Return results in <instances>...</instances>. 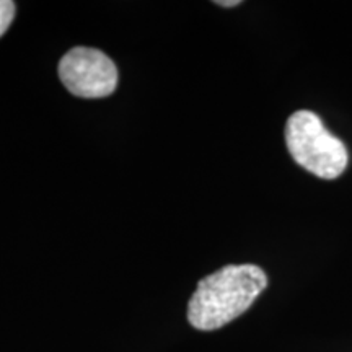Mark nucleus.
<instances>
[{"instance_id":"39448f33","label":"nucleus","mask_w":352,"mask_h":352,"mask_svg":"<svg viewBox=\"0 0 352 352\" xmlns=\"http://www.w3.org/2000/svg\"><path fill=\"white\" fill-rule=\"evenodd\" d=\"M215 3L220 7H236L240 6V0H217Z\"/></svg>"},{"instance_id":"f257e3e1","label":"nucleus","mask_w":352,"mask_h":352,"mask_svg":"<svg viewBox=\"0 0 352 352\" xmlns=\"http://www.w3.org/2000/svg\"><path fill=\"white\" fill-rule=\"evenodd\" d=\"M267 276L254 264H230L199 280L188 303V321L214 331L243 315L266 289Z\"/></svg>"},{"instance_id":"20e7f679","label":"nucleus","mask_w":352,"mask_h":352,"mask_svg":"<svg viewBox=\"0 0 352 352\" xmlns=\"http://www.w3.org/2000/svg\"><path fill=\"white\" fill-rule=\"evenodd\" d=\"M15 2H12V0H0V36L12 25L13 19H15Z\"/></svg>"},{"instance_id":"7ed1b4c3","label":"nucleus","mask_w":352,"mask_h":352,"mask_svg":"<svg viewBox=\"0 0 352 352\" xmlns=\"http://www.w3.org/2000/svg\"><path fill=\"white\" fill-rule=\"evenodd\" d=\"M59 78L72 95L104 98L116 90L118 69L103 51L78 46L60 59Z\"/></svg>"},{"instance_id":"f03ea898","label":"nucleus","mask_w":352,"mask_h":352,"mask_svg":"<svg viewBox=\"0 0 352 352\" xmlns=\"http://www.w3.org/2000/svg\"><path fill=\"white\" fill-rule=\"evenodd\" d=\"M285 144L294 160L318 178H338L349 160L346 145L324 127L315 113L307 109L289 118Z\"/></svg>"}]
</instances>
